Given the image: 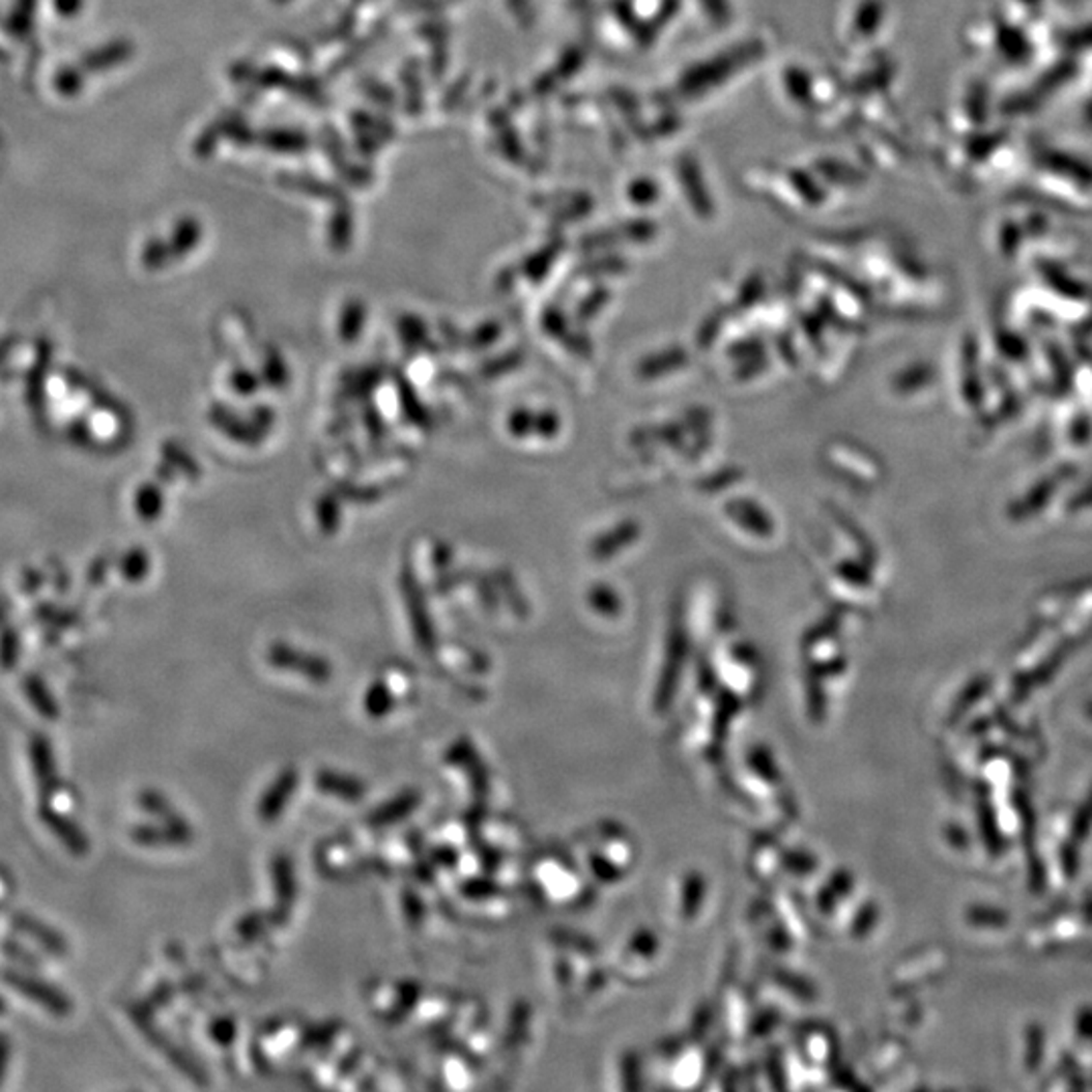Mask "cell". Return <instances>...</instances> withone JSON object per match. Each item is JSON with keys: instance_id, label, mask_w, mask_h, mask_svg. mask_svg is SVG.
Here are the masks:
<instances>
[{"instance_id": "1", "label": "cell", "mask_w": 1092, "mask_h": 1092, "mask_svg": "<svg viewBox=\"0 0 1092 1092\" xmlns=\"http://www.w3.org/2000/svg\"><path fill=\"white\" fill-rule=\"evenodd\" d=\"M0 979L10 985L15 992H19L23 998L39 1004L45 1009H49L53 1015H59V1017H65L69 1015L71 1011V1002L69 998L59 992L57 987L45 983L41 979L33 977V975H27V973H21V971H15V969H4L0 973Z\"/></svg>"}, {"instance_id": "2", "label": "cell", "mask_w": 1092, "mask_h": 1092, "mask_svg": "<svg viewBox=\"0 0 1092 1092\" xmlns=\"http://www.w3.org/2000/svg\"><path fill=\"white\" fill-rule=\"evenodd\" d=\"M29 756H31V765H33V773H35V779H37V785H39L42 803H49L53 796L57 794V789H59V777H57V769H55L53 747H51L49 739L41 732H35L31 737V741H29Z\"/></svg>"}, {"instance_id": "3", "label": "cell", "mask_w": 1092, "mask_h": 1092, "mask_svg": "<svg viewBox=\"0 0 1092 1092\" xmlns=\"http://www.w3.org/2000/svg\"><path fill=\"white\" fill-rule=\"evenodd\" d=\"M39 820L74 856H85L89 852V841L85 838L84 832L80 830V826L71 822L69 817H65L55 807H51L49 803H42L39 807Z\"/></svg>"}, {"instance_id": "4", "label": "cell", "mask_w": 1092, "mask_h": 1092, "mask_svg": "<svg viewBox=\"0 0 1092 1092\" xmlns=\"http://www.w3.org/2000/svg\"><path fill=\"white\" fill-rule=\"evenodd\" d=\"M10 923L17 930H21V932L29 935L33 941H37L42 949H47L49 953H53L57 957H63L67 953L65 939L55 928H51L49 924L41 923L39 919L31 917L27 913H15L10 917Z\"/></svg>"}, {"instance_id": "5", "label": "cell", "mask_w": 1092, "mask_h": 1092, "mask_svg": "<svg viewBox=\"0 0 1092 1092\" xmlns=\"http://www.w3.org/2000/svg\"><path fill=\"white\" fill-rule=\"evenodd\" d=\"M23 688H25V694L29 696L31 705L35 707V711L47 718V720H57L59 718V705L55 702V698L51 696V692L47 690L45 682L37 676H29L25 682H23Z\"/></svg>"}, {"instance_id": "6", "label": "cell", "mask_w": 1092, "mask_h": 1092, "mask_svg": "<svg viewBox=\"0 0 1092 1092\" xmlns=\"http://www.w3.org/2000/svg\"><path fill=\"white\" fill-rule=\"evenodd\" d=\"M292 789H294V775L288 773V775L282 777V779L276 783V787L265 796L263 807H261V815H263V820H274V815L280 811L282 803H286V799H288Z\"/></svg>"}, {"instance_id": "7", "label": "cell", "mask_w": 1092, "mask_h": 1092, "mask_svg": "<svg viewBox=\"0 0 1092 1092\" xmlns=\"http://www.w3.org/2000/svg\"><path fill=\"white\" fill-rule=\"evenodd\" d=\"M0 951H2L8 959H12L15 964H19V966L29 967V969H37V967H39L37 957H35L31 951H27L21 943H17L15 939H2V941H0Z\"/></svg>"}, {"instance_id": "8", "label": "cell", "mask_w": 1092, "mask_h": 1092, "mask_svg": "<svg viewBox=\"0 0 1092 1092\" xmlns=\"http://www.w3.org/2000/svg\"><path fill=\"white\" fill-rule=\"evenodd\" d=\"M19 660V637L17 631L4 630L0 635V666L12 668Z\"/></svg>"}, {"instance_id": "9", "label": "cell", "mask_w": 1092, "mask_h": 1092, "mask_svg": "<svg viewBox=\"0 0 1092 1092\" xmlns=\"http://www.w3.org/2000/svg\"><path fill=\"white\" fill-rule=\"evenodd\" d=\"M322 787L333 792V794H340V796H358L361 794V787H352V781L350 779H342L338 775H322Z\"/></svg>"}, {"instance_id": "10", "label": "cell", "mask_w": 1092, "mask_h": 1092, "mask_svg": "<svg viewBox=\"0 0 1092 1092\" xmlns=\"http://www.w3.org/2000/svg\"><path fill=\"white\" fill-rule=\"evenodd\" d=\"M8 1056H10V1042H8V1038L4 1034H0V1083L4 1079Z\"/></svg>"}, {"instance_id": "11", "label": "cell", "mask_w": 1092, "mask_h": 1092, "mask_svg": "<svg viewBox=\"0 0 1092 1092\" xmlns=\"http://www.w3.org/2000/svg\"><path fill=\"white\" fill-rule=\"evenodd\" d=\"M4 1013H6V1002L0 998V1015H4Z\"/></svg>"}, {"instance_id": "12", "label": "cell", "mask_w": 1092, "mask_h": 1092, "mask_svg": "<svg viewBox=\"0 0 1092 1092\" xmlns=\"http://www.w3.org/2000/svg\"><path fill=\"white\" fill-rule=\"evenodd\" d=\"M0 617H2V609H0Z\"/></svg>"}]
</instances>
